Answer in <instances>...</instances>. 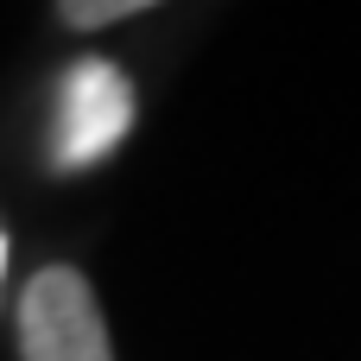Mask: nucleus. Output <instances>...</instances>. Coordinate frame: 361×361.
Listing matches in <instances>:
<instances>
[{
    "mask_svg": "<svg viewBox=\"0 0 361 361\" xmlns=\"http://www.w3.org/2000/svg\"><path fill=\"white\" fill-rule=\"evenodd\" d=\"M0 273H6V241H0Z\"/></svg>",
    "mask_w": 361,
    "mask_h": 361,
    "instance_id": "obj_4",
    "label": "nucleus"
},
{
    "mask_svg": "<svg viewBox=\"0 0 361 361\" xmlns=\"http://www.w3.org/2000/svg\"><path fill=\"white\" fill-rule=\"evenodd\" d=\"M133 133V82L108 57H76L57 82V133H51V165L57 171H89L121 152Z\"/></svg>",
    "mask_w": 361,
    "mask_h": 361,
    "instance_id": "obj_1",
    "label": "nucleus"
},
{
    "mask_svg": "<svg viewBox=\"0 0 361 361\" xmlns=\"http://www.w3.org/2000/svg\"><path fill=\"white\" fill-rule=\"evenodd\" d=\"M19 361H114L89 273L44 267L19 292Z\"/></svg>",
    "mask_w": 361,
    "mask_h": 361,
    "instance_id": "obj_2",
    "label": "nucleus"
},
{
    "mask_svg": "<svg viewBox=\"0 0 361 361\" xmlns=\"http://www.w3.org/2000/svg\"><path fill=\"white\" fill-rule=\"evenodd\" d=\"M159 0H57V19L70 32H95V25H114V19H133Z\"/></svg>",
    "mask_w": 361,
    "mask_h": 361,
    "instance_id": "obj_3",
    "label": "nucleus"
}]
</instances>
